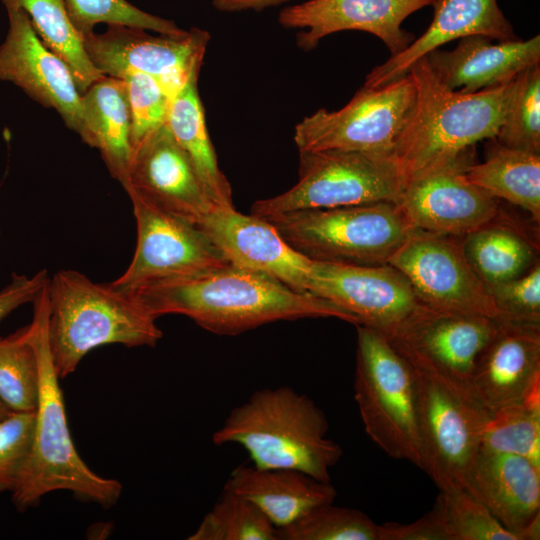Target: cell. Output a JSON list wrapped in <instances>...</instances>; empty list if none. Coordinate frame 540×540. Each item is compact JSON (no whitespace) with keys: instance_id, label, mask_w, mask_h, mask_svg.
Wrapping results in <instances>:
<instances>
[{"instance_id":"1","label":"cell","mask_w":540,"mask_h":540,"mask_svg":"<svg viewBox=\"0 0 540 540\" xmlns=\"http://www.w3.org/2000/svg\"><path fill=\"white\" fill-rule=\"evenodd\" d=\"M154 317L180 314L218 335H238L280 320L336 318L359 324L338 305L302 293L264 273L229 264L159 280L131 291Z\"/></svg>"},{"instance_id":"2","label":"cell","mask_w":540,"mask_h":540,"mask_svg":"<svg viewBox=\"0 0 540 540\" xmlns=\"http://www.w3.org/2000/svg\"><path fill=\"white\" fill-rule=\"evenodd\" d=\"M32 303L30 325L38 354L39 396L31 447L11 492L13 503L23 511L36 506L50 492L66 490L83 501L110 507L118 501L122 485L97 475L85 464L68 428L60 378L48 343L47 285Z\"/></svg>"},{"instance_id":"3","label":"cell","mask_w":540,"mask_h":540,"mask_svg":"<svg viewBox=\"0 0 540 540\" xmlns=\"http://www.w3.org/2000/svg\"><path fill=\"white\" fill-rule=\"evenodd\" d=\"M323 411L291 387L257 390L233 408L212 435L215 445L237 444L258 468H288L330 482L343 451L327 437Z\"/></svg>"},{"instance_id":"4","label":"cell","mask_w":540,"mask_h":540,"mask_svg":"<svg viewBox=\"0 0 540 540\" xmlns=\"http://www.w3.org/2000/svg\"><path fill=\"white\" fill-rule=\"evenodd\" d=\"M48 343L58 377L73 373L93 349L121 344L154 347L162 331L131 293L62 269L47 283Z\"/></svg>"},{"instance_id":"5","label":"cell","mask_w":540,"mask_h":540,"mask_svg":"<svg viewBox=\"0 0 540 540\" xmlns=\"http://www.w3.org/2000/svg\"><path fill=\"white\" fill-rule=\"evenodd\" d=\"M416 100L394 156L406 179L444 156L494 138L504 120L515 79L474 93L445 87L426 56L409 68Z\"/></svg>"},{"instance_id":"6","label":"cell","mask_w":540,"mask_h":540,"mask_svg":"<svg viewBox=\"0 0 540 540\" xmlns=\"http://www.w3.org/2000/svg\"><path fill=\"white\" fill-rule=\"evenodd\" d=\"M295 250L316 261L378 266L415 229L399 205L378 202L261 217Z\"/></svg>"},{"instance_id":"7","label":"cell","mask_w":540,"mask_h":540,"mask_svg":"<svg viewBox=\"0 0 540 540\" xmlns=\"http://www.w3.org/2000/svg\"><path fill=\"white\" fill-rule=\"evenodd\" d=\"M356 328L354 397L365 432L389 457L420 468L414 370L381 331Z\"/></svg>"},{"instance_id":"8","label":"cell","mask_w":540,"mask_h":540,"mask_svg":"<svg viewBox=\"0 0 540 540\" xmlns=\"http://www.w3.org/2000/svg\"><path fill=\"white\" fill-rule=\"evenodd\" d=\"M405 183L393 155L337 149L304 151L299 152L297 183L280 195L257 200L250 214L269 217L308 209L398 204Z\"/></svg>"},{"instance_id":"9","label":"cell","mask_w":540,"mask_h":540,"mask_svg":"<svg viewBox=\"0 0 540 540\" xmlns=\"http://www.w3.org/2000/svg\"><path fill=\"white\" fill-rule=\"evenodd\" d=\"M420 469L440 491H468L490 414L469 388L415 369Z\"/></svg>"},{"instance_id":"10","label":"cell","mask_w":540,"mask_h":540,"mask_svg":"<svg viewBox=\"0 0 540 540\" xmlns=\"http://www.w3.org/2000/svg\"><path fill=\"white\" fill-rule=\"evenodd\" d=\"M409 74L377 87L363 85L342 108L318 109L294 128L299 152L348 150L393 155L415 105Z\"/></svg>"},{"instance_id":"11","label":"cell","mask_w":540,"mask_h":540,"mask_svg":"<svg viewBox=\"0 0 540 540\" xmlns=\"http://www.w3.org/2000/svg\"><path fill=\"white\" fill-rule=\"evenodd\" d=\"M475 160L472 145L435 160L406 179L398 205L415 229L464 236L496 220L498 199L466 178Z\"/></svg>"},{"instance_id":"12","label":"cell","mask_w":540,"mask_h":540,"mask_svg":"<svg viewBox=\"0 0 540 540\" xmlns=\"http://www.w3.org/2000/svg\"><path fill=\"white\" fill-rule=\"evenodd\" d=\"M147 31L108 25L102 33L83 34V45L103 75L121 78L128 73H143L155 78L174 97L200 73L211 35L197 27L178 35H152Z\"/></svg>"},{"instance_id":"13","label":"cell","mask_w":540,"mask_h":540,"mask_svg":"<svg viewBox=\"0 0 540 540\" xmlns=\"http://www.w3.org/2000/svg\"><path fill=\"white\" fill-rule=\"evenodd\" d=\"M387 264L407 278L427 307L499 319L486 285L465 256L462 236L414 229Z\"/></svg>"},{"instance_id":"14","label":"cell","mask_w":540,"mask_h":540,"mask_svg":"<svg viewBox=\"0 0 540 540\" xmlns=\"http://www.w3.org/2000/svg\"><path fill=\"white\" fill-rule=\"evenodd\" d=\"M497 325L484 315L422 304L382 333L413 369L468 387L476 359Z\"/></svg>"},{"instance_id":"15","label":"cell","mask_w":540,"mask_h":540,"mask_svg":"<svg viewBox=\"0 0 540 540\" xmlns=\"http://www.w3.org/2000/svg\"><path fill=\"white\" fill-rule=\"evenodd\" d=\"M136 219L137 242L133 258L110 284L131 292L159 280L195 275L231 264L198 227L182 217L129 196Z\"/></svg>"},{"instance_id":"16","label":"cell","mask_w":540,"mask_h":540,"mask_svg":"<svg viewBox=\"0 0 540 540\" xmlns=\"http://www.w3.org/2000/svg\"><path fill=\"white\" fill-rule=\"evenodd\" d=\"M122 186L129 196L195 224L216 207L167 122L132 149Z\"/></svg>"},{"instance_id":"17","label":"cell","mask_w":540,"mask_h":540,"mask_svg":"<svg viewBox=\"0 0 540 540\" xmlns=\"http://www.w3.org/2000/svg\"><path fill=\"white\" fill-rule=\"evenodd\" d=\"M9 28L0 45V80L9 81L29 97L61 116L65 125L82 132V94L68 65L40 40L28 15L6 8Z\"/></svg>"},{"instance_id":"18","label":"cell","mask_w":540,"mask_h":540,"mask_svg":"<svg viewBox=\"0 0 540 540\" xmlns=\"http://www.w3.org/2000/svg\"><path fill=\"white\" fill-rule=\"evenodd\" d=\"M435 0H306L283 8L278 23L301 29L296 44L311 51L333 33L356 30L378 37L391 55L402 52L414 35L402 29L403 21Z\"/></svg>"},{"instance_id":"19","label":"cell","mask_w":540,"mask_h":540,"mask_svg":"<svg viewBox=\"0 0 540 540\" xmlns=\"http://www.w3.org/2000/svg\"><path fill=\"white\" fill-rule=\"evenodd\" d=\"M311 293L384 332L422 304L407 278L389 264L362 266L313 260Z\"/></svg>"},{"instance_id":"20","label":"cell","mask_w":540,"mask_h":540,"mask_svg":"<svg viewBox=\"0 0 540 540\" xmlns=\"http://www.w3.org/2000/svg\"><path fill=\"white\" fill-rule=\"evenodd\" d=\"M196 224L231 264L311 293L313 260L290 246L264 218L216 206Z\"/></svg>"},{"instance_id":"21","label":"cell","mask_w":540,"mask_h":540,"mask_svg":"<svg viewBox=\"0 0 540 540\" xmlns=\"http://www.w3.org/2000/svg\"><path fill=\"white\" fill-rule=\"evenodd\" d=\"M497 321L468 383L472 396L489 414L522 401L540 385V324Z\"/></svg>"},{"instance_id":"22","label":"cell","mask_w":540,"mask_h":540,"mask_svg":"<svg viewBox=\"0 0 540 540\" xmlns=\"http://www.w3.org/2000/svg\"><path fill=\"white\" fill-rule=\"evenodd\" d=\"M431 6L434 14L427 30L402 52L374 67L363 85L377 87L401 78L416 61L455 39L471 35L500 42L520 39L497 0H435Z\"/></svg>"},{"instance_id":"23","label":"cell","mask_w":540,"mask_h":540,"mask_svg":"<svg viewBox=\"0 0 540 540\" xmlns=\"http://www.w3.org/2000/svg\"><path fill=\"white\" fill-rule=\"evenodd\" d=\"M482 35L460 39L449 51L435 49L426 58L437 79L448 89L474 93L512 81L540 64V36L500 42Z\"/></svg>"},{"instance_id":"24","label":"cell","mask_w":540,"mask_h":540,"mask_svg":"<svg viewBox=\"0 0 540 540\" xmlns=\"http://www.w3.org/2000/svg\"><path fill=\"white\" fill-rule=\"evenodd\" d=\"M467 492L520 540L540 514V467L522 456L479 449Z\"/></svg>"},{"instance_id":"25","label":"cell","mask_w":540,"mask_h":540,"mask_svg":"<svg viewBox=\"0 0 540 540\" xmlns=\"http://www.w3.org/2000/svg\"><path fill=\"white\" fill-rule=\"evenodd\" d=\"M223 490L252 502L277 529L320 505L333 503L337 496L330 482L302 471L244 464L231 472Z\"/></svg>"},{"instance_id":"26","label":"cell","mask_w":540,"mask_h":540,"mask_svg":"<svg viewBox=\"0 0 540 540\" xmlns=\"http://www.w3.org/2000/svg\"><path fill=\"white\" fill-rule=\"evenodd\" d=\"M130 112L122 79L103 76L82 93L84 143L99 150L111 176L121 185L131 157Z\"/></svg>"},{"instance_id":"27","label":"cell","mask_w":540,"mask_h":540,"mask_svg":"<svg viewBox=\"0 0 540 540\" xmlns=\"http://www.w3.org/2000/svg\"><path fill=\"white\" fill-rule=\"evenodd\" d=\"M198 78L199 74L192 76L172 98L167 125L214 204L234 207L231 185L219 168L207 131Z\"/></svg>"},{"instance_id":"28","label":"cell","mask_w":540,"mask_h":540,"mask_svg":"<svg viewBox=\"0 0 540 540\" xmlns=\"http://www.w3.org/2000/svg\"><path fill=\"white\" fill-rule=\"evenodd\" d=\"M487 140L484 162L472 164L466 178L492 197L527 211L539 224L540 154Z\"/></svg>"},{"instance_id":"29","label":"cell","mask_w":540,"mask_h":540,"mask_svg":"<svg viewBox=\"0 0 540 540\" xmlns=\"http://www.w3.org/2000/svg\"><path fill=\"white\" fill-rule=\"evenodd\" d=\"M462 247L486 287L522 275L539 260L526 236L496 220L462 236Z\"/></svg>"},{"instance_id":"30","label":"cell","mask_w":540,"mask_h":540,"mask_svg":"<svg viewBox=\"0 0 540 540\" xmlns=\"http://www.w3.org/2000/svg\"><path fill=\"white\" fill-rule=\"evenodd\" d=\"M5 8H20L43 44L70 68L79 92L102 78L90 61L82 35L71 22L65 0H2Z\"/></svg>"},{"instance_id":"31","label":"cell","mask_w":540,"mask_h":540,"mask_svg":"<svg viewBox=\"0 0 540 540\" xmlns=\"http://www.w3.org/2000/svg\"><path fill=\"white\" fill-rule=\"evenodd\" d=\"M480 449L522 456L540 467V385L490 414Z\"/></svg>"},{"instance_id":"32","label":"cell","mask_w":540,"mask_h":540,"mask_svg":"<svg viewBox=\"0 0 540 540\" xmlns=\"http://www.w3.org/2000/svg\"><path fill=\"white\" fill-rule=\"evenodd\" d=\"M39 362L31 325L0 337V400L12 412H34Z\"/></svg>"},{"instance_id":"33","label":"cell","mask_w":540,"mask_h":540,"mask_svg":"<svg viewBox=\"0 0 540 540\" xmlns=\"http://www.w3.org/2000/svg\"><path fill=\"white\" fill-rule=\"evenodd\" d=\"M189 540H279L277 528L249 500L224 491Z\"/></svg>"},{"instance_id":"34","label":"cell","mask_w":540,"mask_h":540,"mask_svg":"<svg viewBox=\"0 0 540 540\" xmlns=\"http://www.w3.org/2000/svg\"><path fill=\"white\" fill-rule=\"evenodd\" d=\"M279 540H379V525L362 511L320 505L283 528Z\"/></svg>"},{"instance_id":"35","label":"cell","mask_w":540,"mask_h":540,"mask_svg":"<svg viewBox=\"0 0 540 540\" xmlns=\"http://www.w3.org/2000/svg\"><path fill=\"white\" fill-rule=\"evenodd\" d=\"M507 147L540 154V64L522 71L494 137Z\"/></svg>"},{"instance_id":"36","label":"cell","mask_w":540,"mask_h":540,"mask_svg":"<svg viewBox=\"0 0 540 540\" xmlns=\"http://www.w3.org/2000/svg\"><path fill=\"white\" fill-rule=\"evenodd\" d=\"M438 505L448 540H518L477 498L465 490L440 491Z\"/></svg>"},{"instance_id":"37","label":"cell","mask_w":540,"mask_h":540,"mask_svg":"<svg viewBox=\"0 0 540 540\" xmlns=\"http://www.w3.org/2000/svg\"><path fill=\"white\" fill-rule=\"evenodd\" d=\"M65 4L71 22L81 35L94 31L99 23L169 35L185 32L174 21L147 13L126 0H65Z\"/></svg>"},{"instance_id":"38","label":"cell","mask_w":540,"mask_h":540,"mask_svg":"<svg viewBox=\"0 0 540 540\" xmlns=\"http://www.w3.org/2000/svg\"><path fill=\"white\" fill-rule=\"evenodd\" d=\"M130 112L131 149L167 122L172 96L153 77L133 72L121 77Z\"/></svg>"},{"instance_id":"39","label":"cell","mask_w":540,"mask_h":540,"mask_svg":"<svg viewBox=\"0 0 540 540\" xmlns=\"http://www.w3.org/2000/svg\"><path fill=\"white\" fill-rule=\"evenodd\" d=\"M499 321L540 324V263L525 273L487 287Z\"/></svg>"},{"instance_id":"40","label":"cell","mask_w":540,"mask_h":540,"mask_svg":"<svg viewBox=\"0 0 540 540\" xmlns=\"http://www.w3.org/2000/svg\"><path fill=\"white\" fill-rule=\"evenodd\" d=\"M34 412H12L0 421V493L12 492L28 456Z\"/></svg>"},{"instance_id":"41","label":"cell","mask_w":540,"mask_h":540,"mask_svg":"<svg viewBox=\"0 0 540 540\" xmlns=\"http://www.w3.org/2000/svg\"><path fill=\"white\" fill-rule=\"evenodd\" d=\"M379 540H448L441 511L436 503L421 518L408 523L379 525Z\"/></svg>"},{"instance_id":"42","label":"cell","mask_w":540,"mask_h":540,"mask_svg":"<svg viewBox=\"0 0 540 540\" xmlns=\"http://www.w3.org/2000/svg\"><path fill=\"white\" fill-rule=\"evenodd\" d=\"M46 270L33 276L13 273L11 281L0 290V322L23 304L33 302L48 282Z\"/></svg>"},{"instance_id":"43","label":"cell","mask_w":540,"mask_h":540,"mask_svg":"<svg viewBox=\"0 0 540 540\" xmlns=\"http://www.w3.org/2000/svg\"><path fill=\"white\" fill-rule=\"evenodd\" d=\"M292 1L294 0H211V3L220 12L234 13L248 10L260 12Z\"/></svg>"},{"instance_id":"44","label":"cell","mask_w":540,"mask_h":540,"mask_svg":"<svg viewBox=\"0 0 540 540\" xmlns=\"http://www.w3.org/2000/svg\"><path fill=\"white\" fill-rule=\"evenodd\" d=\"M520 540H538L540 538V514L520 532Z\"/></svg>"},{"instance_id":"45","label":"cell","mask_w":540,"mask_h":540,"mask_svg":"<svg viewBox=\"0 0 540 540\" xmlns=\"http://www.w3.org/2000/svg\"><path fill=\"white\" fill-rule=\"evenodd\" d=\"M10 413H12V411L0 400V421Z\"/></svg>"},{"instance_id":"46","label":"cell","mask_w":540,"mask_h":540,"mask_svg":"<svg viewBox=\"0 0 540 540\" xmlns=\"http://www.w3.org/2000/svg\"><path fill=\"white\" fill-rule=\"evenodd\" d=\"M0 235H1V229H0Z\"/></svg>"}]
</instances>
